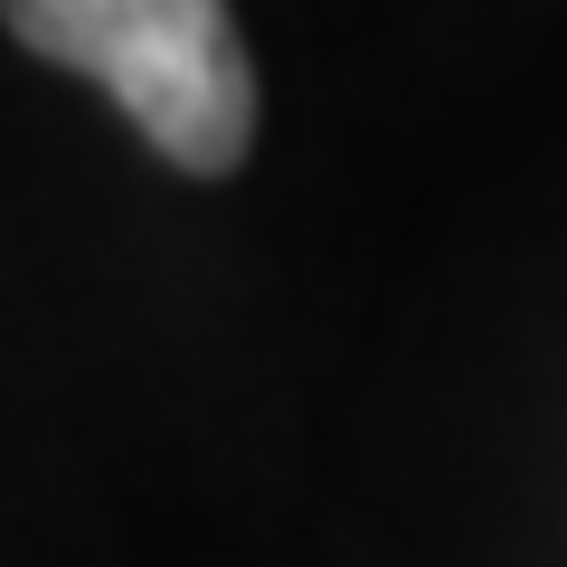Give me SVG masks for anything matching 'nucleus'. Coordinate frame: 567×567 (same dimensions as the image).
<instances>
[{
  "label": "nucleus",
  "mask_w": 567,
  "mask_h": 567,
  "mask_svg": "<svg viewBox=\"0 0 567 567\" xmlns=\"http://www.w3.org/2000/svg\"><path fill=\"white\" fill-rule=\"evenodd\" d=\"M0 20L29 58L95 76L162 162L218 171L256 142V66L237 48L227 0H0Z\"/></svg>",
  "instance_id": "nucleus-1"
}]
</instances>
